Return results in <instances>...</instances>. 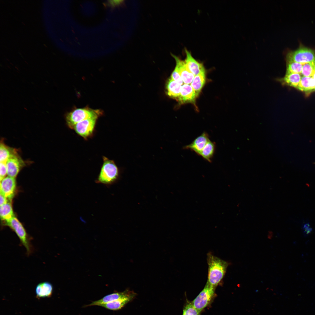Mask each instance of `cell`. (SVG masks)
Segmentation results:
<instances>
[{
  "label": "cell",
  "mask_w": 315,
  "mask_h": 315,
  "mask_svg": "<svg viewBox=\"0 0 315 315\" xmlns=\"http://www.w3.org/2000/svg\"><path fill=\"white\" fill-rule=\"evenodd\" d=\"M208 266L207 283L216 287L223 278L228 263L209 253L207 254Z\"/></svg>",
  "instance_id": "6da1fadb"
},
{
  "label": "cell",
  "mask_w": 315,
  "mask_h": 315,
  "mask_svg": "<svg viewBox=\"0 0 315 315\" xmlns=\"http://www.w3.org/2000/svg\"><path fill=\"white\" fill-rule=\"evenodd\" d=\"M103 114L102 110L93 109L89 107L75 108L66 115V120L68 126L73 129L77 123L90 118H96Z\"/></svg>",
  "instance_id": "7a4b0ae2"
},
{
  "label": "cell",
  "mask_w": 315,
  "mask_h": 315,
  "mask_svg": "<svg viewBox=\"0 0 315 315\" xmlns=\"http://www.w3.org/2000/svg\"><path fill=\"white\" fill-rule=\"evenodd\" d=\"M103 163L96 182L106 185L114 183L119 177V169L114 162L105 157H103Z\"/></svg>",
  "instance_id": "3957f363"
},
{
  "label": "cell",
  "mask_w": 315,
  "mask_h": 315,
  "mask_svg": "<svg viewBox=\"0 0 315 315\" xmlns=\"http://www.w3.org/2000/svg\"><path fill=\"white\" fill-rule=\"evenodd\" d=\"M6 225L9 227L16 234L21 245L24 246L28 256L33 252V247L31 243V238L28 236L25 228L18 219L15 216L8 221Z\"/></svg>",
  "instance_id": "277c9868"
},
{
  "label": "cell",
  "mask_w": 315,
  "mask_h": 315,
  "mask_svg": "<svg viewBox=\"0 0 315 315\" xmlns=\"http://www.w3.org/2000/svg\"><path fill=\"white\" fill-rule=\"evenodd\" d=\"M286 61H293L302 64L315 61V50L307 48L301 47L289 51L286 56Z\"/></svg>",
  "instance_id": "5b68a950"
},
{
  "label": "cell",
  "mask_w": 315,
  "mask_h": 315,
  "mask_svg": "<svg viewBox=\"0 0 315 315\" xmlns=\"http://www.w3.org/2000/svg\"><path fill=\"white\" fill-rule=\"evenodd\" d=\"M215 288L207 282L202 290L191 302L193 306L201 312L211 301L215 294Z\"/></svg>",
  "instance_id": "8992f818"
},
{
  "label": "cell",
  "mask_w": 315,
  "mask_h": 315,
  "mask_svg": "<svg viewBox=\"0 0 315 315\" xmlns=\"http://www.w3.org/2000/svg\"><path fill=\"white\" fill-rule=\"evenodd\" d=\"M8 176L15 178L25 163L16 151L6 162Z\"/></svg>",
  "instance_id": "52a82bcc"
},
{
  "label": "cell",
  "mask_w": 315,
  "mask_h": 315,
  "mask_svg": "<svg viewBox=\"0 0 315 315\" xmlns=\"http://www.w3.org/2000/svg\"><path fill=\"white\" fill-rule=\"evenodd\" d=\"M97 119L90 118L80 122L75 125L73 129L79 135L86 139L92 134Z\"/></svg>",
  "instance_id": "ba28073f"
},
{
  "label": "cell",
  "mask_w": 315,
  "mask_h": 315,
  "mask_svg": "<svg viewBox=\"0 0 315 315\" xmlns=\"http://www.w3.org/2000/svg\"><path fill=\"white\" fill-rule=\"evenodd\" d=\"M15 178L7 176L3 178L0 183V194L11 201L13 198L16 188Z\"/></svg>",
  "instance_id": "9c48e42d"
},
{
  "label": "cell",
  "mask_w": 315,
  "mask_h": 315,
  "mask_svg": "<svg viewBox=\"0 0 315 315\" xmlns=\"http://www.w3.org/2000/svg\"><path fill=\"white\" fill-rule=\"evenodd\" d=\"M210 140L208 134L204 132L190 144L185 146L183 148L190 150L200 155L204 148Z\"/></svg>",
  "instance_id": "30bf717a"
},
{
  "label": "cell",
  "mask_w": 315,
  "mask_h": 315,
  "mask_svg": "<svg viewBox=\"0 0 315 315\" xmlns=\"http://www.w3.org/2000/svg\"><path fill=\"white\" fill-rule=\"evenodd\" d=\"M176 62L177 67L184 84H190L195 76L189 71L184 61L182 60L176 56L172 55Z\"/></svg>",
  "instance_id": "8fae6325"
},
{
  "label": "cell",
  "mask_w": 315,
  "mask_h": 315,
  "mask_svg": "<svg viewBox=\"0 0 315 315\" xmlns=\"http://www.w3.org/2000/svg\"><path fill=\"white\" fill-rule=\"evenodd\" d=\"M197 96L190 84H184L182 85L180 96L178 100L180 103H195Z\"/></svg>",
  "instance_id": "7c38bea8"
},
{
  "label": "cell",
  "mask_w": 315,
  "mask_h": 315,
  "mask_svg": "<svg viewBox=\"0 0 315 315\" xmlns=\"http://www.w3.org/2000/svg\"><path fill=\"white\" fill-rule=\"evenodd\" d=\"M135 295V293L130 291L125 296L115 301L102 304L100 306L110 310H118L121 309L131 300Z\"/></svg>",
  "instance_id": "4fadbf2b"
},
{
  "label": "cell",
  "mask_w": 315,
  "mask_h": 315,
  "mask_svg": "<svg viewBox=\"0 0 315 315\" xmlns=\"http://www.w3.org/2000/svg\"><path fill=\"white\" fill-rule=\"evenodd\" d=\"M185 52L186 58L184 62L188 68L195 76L205 69L203 64L197 61L189 51L185 49Z\"/></svg>",
  "instance_id": "5bb4252c"
},
{
  "label": "cell",
  "mask_w": 315,
  "mask_h": 315,
  "mask_svg": "<svg viewBox=\"0 0 315 315\" xmlns=\"http://www.w3.org/2000/svg\"><path fill=\"white\" fill-rule=\"evenodd\" d=\"M129 291L128 290H126L123 292H115L107 295L99 300L92 302L90 304L85 306V307L92 306H100L102 304L115 301L125 296Z\"/></svg>",
  "instance_id": "9a60e30c"
},
{
  "label": "cell",
  "mask_w": 315,
  "mask_h": 315,
  "mask_svg": "<svg viewBox=\"0 0 315 315\" xmlns=\"http://www.w3.org/2000/svg\"><path fill=\"white\" fill-rule=\"evenodd\" d=\"M302 77V76L300 74H286L284 77L278 78L277 80L283 85L293 87L297 89Z\"/></svg>",
  "instance_id": "2e32d148"
},
{
  "label": "cell",
  "mask_w": 315,
  "mask_h": 315,
  "mask_svg": "<svg viewBox=\"0 0 315 315\" xmlns=\"http://www.w3.org/2000/svg\"><path fill=\"white\" fill-rule=\"evenodd\" d=\"M53 287L49 282L45 281L39 283L36 286L35 293L38 298L49 297L51 296Z\"/></svg>",
  "instance_id": "e0dca14e"
},
{
  "label": "cell",
  "mask_w": 315,
  "mask_h": 315,
  "mask_svg": "<svg viewBox=\"0 0 315 315\" xmlns=\"http://www.w3.org/2000/svg\"><path fill=\"white\" fill-rule=\"evenodd\" d=\"M297 89L306 93L315 92V79L312 76H302Z\"/></svg>",
  "instance_id": "ac0fdd59"
},
{
  "label": "cell",
  "mask_w": 315,
  "mask_h": 315,
  "mask_svg": "<svg viewBox=\"0 0 315 315\" xmlns=\"http://www.w3.org/2000/svg\"><path fill=\"white\" fill-rule=\"evenodd\" d=\"M182 85L170 78L167 80L166 85L167 95L171 98L178 100L180 94Z\"/></svg>",
  "instance_id": "d6986e66"
},
{
  "label": "cell",
  "mask_w": 315,
  "mask_h": 315,
  "mask_svg": "<svg viewBox=\"0 0 315 315\" xmlns=\"http://www.w3.org/2000/svg\"><path fill=\"white\" fill-rule=\"evenodd\" d=\"M206 81L205 69L195 76L190 85L194 90L197 97L200 94L205 84Z\"/></svg>",
  "instance_id": "ffe728a7"
},
{
  "label": "cell",
  "mask_w": 315,
  "mask_h": 315,
  "mask_svg": "<svg viewBox=\"0 0 315 315\" xmlns=\"http://www.w3.org/2000/svg\"><path fill=\"white\" fill-rule=\"evenodd\" d=\"M215 149V143L210 140L204 148L200 155L206 160L211 162H212Z\"/></svg>",
  "instance_id": "44dd1931"
},
{
  "label": "cell",
  "mask_w": 315,
  "mask_h": 315,
  "mask_svg": "<svg viewBox=\"0 0 315 315\" xmlns=\"http://www.w3.org/2000/svg\"><path fill=\"white\" fill-rule=\"evenodd\" d=\"M0 216L1 219L6 222L14 216L11 204L9 202L0 206Z\"/></svg>",
  "instance_id": "7402d4cb"
},
{
  "label": "cell",
  "mask_w": 315,
  "mask_h": 315,
  "mask_svg": "<svg viewBox=\"0 0 315 315\" xmlns=\"http://www.w3.org/2000/svg\"><path fill=\"white\" fill-rule=\"evenodd\" d=\"M16 150L8 146L2 141L0 145V162H6L10 157L13 154Z\"/></svg>",
  "instance_id": "603a6c76"
},
{
  "label": "cell",
  "mask_w": 315,
  "mask_h": 315,
  "mask_svg": "<svg viewBox=\"0 0 315 315\" xmlns=\"http://www.w3.org/2000/svg\"><path fill=\"white\" fill-rule=\"evenodd\" d=\"M303 64L293 61H286V74L293 73L301 74Z\"/></svg>",
  "instance_id": "cb8c5ba5"
},
{
  "label": "cell",
  "mask_w": 315,
  "mask_h": 315,
  "mask_svg": "<svg viewBox=\"0 0 315 315\" xmlns=\"http://www.w3.org/2000/svg\"><path fill=\"white\" fill-rule=\"evenodd\" d=\"M315 71V61L303 64L301 75L302 76L312 77Z\"/></svg>",
  "instance_id": "d4e9b609"
},
{
  "label": "cell",
  "mask_w": 315,
  "mask_h": 315,
  "mask_svg": "<svg viewBox=\"0 0 315 315\" xmlns=\"http://www.w3.org/2000/svg\"><path fill=\"white\" fill-rule=\"evenodd\" d=\"M200 312L193 306L191 302H188L183 309V315H200Z\"/></svg>",
  "instance_id": "484cf974"
},
{
  "label": "cell",
  "mask_w": 315,
  "mask_h": 315,
  "mask_svg": "<svg viewBox=\"0 0 315 315\" xmlns=\"http://www.w3.org/2000/svg\"><path fill=\"white\" fill-rule=\"evenodd\" d=\"M171 78L181 85L184 84L178 69L176 66L171 74Z\"/></svg>",
  "instance_id": "4316f807"
},
{
  "label": "cell",
  "mask_w": 315,
  "mask_h": 315,
  "mask_svg": "<svg viewBox=\"0 0 315 315\" xmlns=\"http://www.w3.org/2000/svg\"><path fill=\"white\" fill-rule=\"evenodd\" d=\"M122 2L121 1L107 0L104 4L105 7L111 8L112 9L114 8L119 6Z\"/></svg>",
  "instance_id": "83f0119b"
},
{
  "label": "cell",
  "mask_w": 315,
  "mask_h": 315,
  "mask_svg": "<svg viewBox=\"0 0 315 315\" xmlns=\"http://www.w3.org/2000/svg\"><path fill=\"white\" fill-rule=\"evenodd\" d=\"M7 174L6 162H0V179L1 181Z\"/></svg>",
  "instance_id": "f1b7e54d"
},
{
  "label": "cell",
  "mask_w": 315,
  "mask_h": 315,
  "mask_svg": "<svg viewBox=\"0 0 315 315\" xmlns=\"http://www.w3.org/2000/svg\"><path fill=\"white\" fill-rule=\"evenodd\" d=\"M8 200L4 196L0 194V205L1 206L7 203Z\"/></svg>",
  "instance_id": "f546056e"
},
{
  "label": "cell",
  "mask_w": 315,
  "mask_h": 315,
  "mask_svg": "<svg viewBox=\"0 0 315 315\" xmlns=\"http://www.w3.org/2000/svg\"><path fill=\"white\" fill-rule=\"evenodd\" d=\"M312 77L315 79V71L313 76H312Z\"/></svg>",
  "instance_id": "4dcf8cb0"
}]
</instances>
